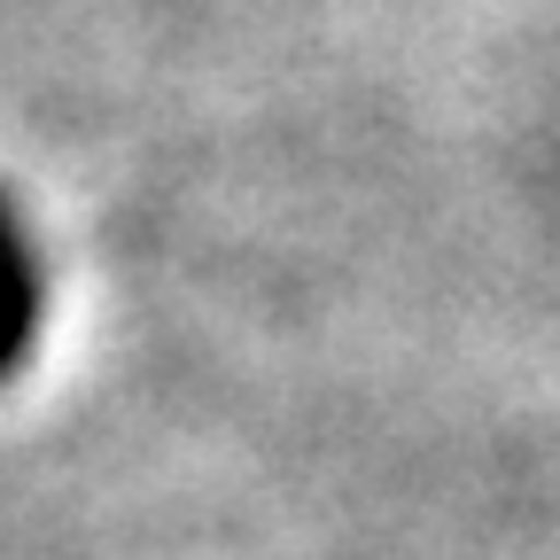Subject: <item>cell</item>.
<instances>
[{
	"label": "cell",
	"instance_id": "6da1fadb",
	"mask_svg": "<svg viewBox=\"0 0 560 560\" xmlns=\"http://www.w3.org/2000/svg\"><path fill=\"white\" fill-rule=\"evenodd\" d=\"M39 335V265L16 234V210L0 202V374H9Z\"/></svg>",
	"mask_w": 560,
	"mask_h": 560
}]
</instances>
